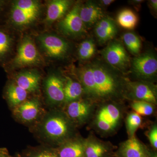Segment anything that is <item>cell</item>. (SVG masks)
I'll return each instance as SVG.
<instances>
[{"mask_svg":"<svg viewBox=\"0 0 157 157\" xmlns=\"http://www.w3.org/2000/svg\"><path fill=\"white\" fill-rule=\"evenodd\" d=\"M77 76L85 98L97 105L124 98L126 79L103 63L94 62L82 66Z\"/></svg>","mask_w":157,"mask_h":157,"instance_id":"6da1fadb","label":"cell"},{"mask_svg":"<svg viewBox=\"0 0 157 157\" xmlns=\"http://www.w3.org/2000/svg\"><path fill=\"white\" fill-rule=\"evenodd\" d=\"M76 127L64 111L53 110L42 119L39 132L45 140L58 146L75 137Z\"/></svg>","mask_w":157,"mask_h":157,"instance_id":"7a4b0ae2","label":"cell"},{"mask_svg":"<svg viewBox=\"0 0 157 157\" xmlns=\"http://www.w3.org/2000/svg\"><path fill=\"white\" fill-rule=\"evenodd\" d=\"M124 109L119 101H107L97 105L90 127L102 137L114 135L120 128Z\"/></svg>","mask_w":157,"mask_h":157,"instance_id":"3957f363","label":"cell"},{"mask_svg":"<svg viewBox=\"0 0 157 157\" xmlns=\"http://www.w3.org/2000/svg\"><path fill=\"white\" fill-rule=\"evenodd\" d=\"M124 98L132 101H143L156 105L157 103V87L150 82L126 79Z\"/></svg>","mask_w":157,"mask_h":157,"instance_id":"277c9868","label":"cell"},{"mask_svg":"<svg viewBox=\"0 0 157 157\" xmlns=\"http://www.w3.org/2000/svg\"><path fill=\"white\" fill-rule=\"evenodd\" d=\"M132 73L139 80L151 82L157 73L156 56L152 52L138 55L132 62Z\"/></svg>","mask_w":157,"mask_h":157,"instance_id":"5b68a950","label":"cell"},{"mask_svg":"<svg viewBox=\"0 0 157 157\" xmlns=\"http://www.w3.org/2000/svg\"><path fill=\"white\" fill-rule=\"evenodd\" d=\"M97 106L88 99L81 98L67 104L64 112L77 127L90 121Z\"/></svg>","mask_w":157,"mask_h":157,"instance_id":"8992f818","label":"cell"},{"mask_svg":"<svg viewBox=\"0 0 157 157\" xmlns=\"http://www.w3.org/2000/svg\"><path fill=\"white\" fill-rule=\"evenodd\" d=\"M101 54L109 65L120 71L126 70L131 64L128 55L119 41L110 42L102 51Z\"/></svg>","mask_w":157,"mask_h":157,"instance_id":"52a82bcc","label":"cell"},{"mask_svg":"<svg viewBox=\"0 0 157 157\" xmlns=\"http://www.w3.org/2000/svg\"><path fill=\"white\" fill-rule=\"evenodd\" d=\"M41 56L35 43L29 36L23 39L17 49L16 56L12 61L14 67H23L39 63Z\"/></svg>","mask_w":157,"mask_h":157,"instance_id":"ba28073f","label":"cell"},{"mask_svg":"<svg viewBox=\"0 0 157 157\" xmlns=\"http://www.w3.org/2000/svg\"><path fill=\"white\" fill-rule=\"evenodd\" d=\"M80 6L79 4L75 5L59 22V30L64 35L76 36L86 33V28L79 15Z\"/></svg>","mask_w":157,"mask_h":157,"instance_id":"9c48e42d","label":"cell"},{"mask_svg":"<svg viewBox=\"0 0 157 157\" xmlns=\"http://www.w3.org/2000/svg\"><path fill=\"white\" fill-rule=\"evenodd\" d=\"M39 41L45 52L51 57L62 58L66 56L69 51L68 42L56 35L43 34L39 37Z\"/></svg>","mask_w":157,"mask_h":157,"instance_id":"30bf717a","label":"cell"},{"mask_svg":"<svg viewBox=\"0 0 157 157\" xmlns=\"http://www.w3.org/2000/svg\"><path fill=\"white\" fill-rule=\"evenodd\" d=\"M116 149L112 144L99 139L93 134L85 138V157H114Z\"/></svg>","mask_w":157,"mask_h":157,"instance_id":"8fae6325","label":"cell"},{"mask_svg":"<svg viewBox=\"0 0 157 157\" xmlns=\"http://www.w3.org/2000/svg\"><path fill=\"white\" fill-rule=\"evenodd\" d=\"M42 110L41 103L36 99L26 100L13 109L15 117L24 123H30L38 119Z\"/></svg>","mask_w":157,"mask_h":157,"instance_id":"7c38bea8","label":"cell"},{"mask_svg":"<svg viewBox=\"0 0 157 157\" xmlns=\"http://www.w3.org/2000/svg\"><path fill=\"white\" fill-rule=\"evenodd\" d=\"M150 149L137 137L128 138L116 149L114 157H149Z\"/></svg>","mask_w":157,"mask_h":157,"instance_id":"4fadbf2b","label":"cell"},{"mask_svg":"<svg viewBox=\"0 0 157 157\" xmlns=\"http://www.w3.org/2000/svg\"><path fill=\"white\" fill-rule=\"evenodd\" d=\"M65 81L55 74L48 76L45 82V93L52 105L59 106L64 104Z\"/></svg>","mask_w":157,"mask_h":157,"instance_id":"5bb4252c","label":"cell"},{"mask_svg":"<svg viewBox=\"0 0 157 157\" xmlns=\"http://www.w3.org/2000/svg\"><path fill=\"white\" fill-rule=\"evenodd\" d=\"M85 138L75 136L55 148L59 157H85Z\"/></svg>","mask_w":157,"mask_h":157,"instance_id":"9a60e30c","label":"cell"},{"mask_svg":"<svg viewBox=\"0 0 157 157\" xmlns=\"http://www.w3.org/2000/svg\"><path fill=\"white\" fill-rule=\"evenodd\" d=\"M117 32L116 24L109 17L104 16L95 25V34L98 42L101 44L112 40Z\"/></svg>","mask_w":157,"mask_h":157,"instance_id":"2e32d148","label":"cell"},{"mask_svg":"<svg viewBox=\"0 0 157 157\" xmlns=\"http://www.w3.org/2000/svg\"><path fill=\"white\" fill-rule=\"evenodd\" d=\"M79 15L85 26L88 28L95 25L104 17V12L101 6L91 1L80 6Z\"/></svg>","mask_w":157,"mask_h":157,"instance_id":"e0dca14e","label":"cell"},{"mask_svg":"<svg viewBox=\"0 0 157 157\" xmlns=\"http://www.w3.org/2000/svg\"><path fill=\"white\" fill-rule=\"evenodd\" d=\"M41 76L36 71H27L19 73L15 78V84L28 92L39 89Z\"/></svg>","mask_w":157,"mask_h":157,"instance_id":"ac0fdd59","label":"cell"},{"mask_svg":"<svg viewBox=\"0 0 157 157\" xmlns=\"http://www.w3.org/2000/svg\"><path fill=\"white\" fill-rule=\"evenodd\" d=\"M71 2L68 0H54L48 3L45 20L52 23L60 19L69 10Z\"/></svg>","mask_w":157,"mask_h":157,"instance_id":"d6986e66","label":"cell"},{"mask_svg":"<svg viewBox=\"0 0 157 157\" xmlns=\"http://www.w3.org/2000/svg\"><path fill=\"white\" fill-rule=\"evenodd\" d=\"M4 94L8 104L13 109L27 100L28 92L11 82L6 86Z\"/></svg>","mask_w":157,"mask_h":157,"instance_id":"ffe728a7","label":"cell"},{"mask_svg":"<svg viewBox=\"0 0 157 157\" xmlns=\"http://www.w3.org/2000/svg\"><path fill=\"white\" fill-rule=\"evenodd\" d=\"M83 95L84 91L80 82L67 77L64 84V104L79 100Z\"/></svg>","mask_w":157,"mask_h":157,"instance_id":"44dd1931","label":"cell"},{"mask_svg":"<svg viewBox=\"0 0 157 157\" xmlns=\"http://www.w3.org/2000/svg\"><path fill=\"white\" fill-rule=\"evenodd\" d=\"M39 14L30 13L11 6L10 19L13 24L19 26L29 25L37 19Z\"/></svg>","mask_w":157,"mask_h":157,"instance_id":"7402d4cb","label":"cell"},{"mask_svg":"<svg viewBox=\"0 0 157 157\" xmlns=\"http://www.w3.org/2000/svg\"><path fill=\"white\" fill-rule=\"evenodd\" d=\"M117 23L123 28L132 30L136 27L138 22V17L132 10L125 9L118 14L117 18Z\"/></svg>","mask_w":157,"mask_h":157,"instance_id":"603a6c76","label":"cell"},{"mask_svg":"<svg viewBox=\"0 0 157 157\" xmlns=\"http://www.w3.org/2000/svg\"><path fill=\"white\" fill-rule=\"evenodd\" d=\"M124 44L129 51L134 55L140 54L141 48V40L135 33L127 32L122 36Z\"/></svg>","mask_w":157,"mask_h":157,"instance_id":"cb8c5ba5","label":"cell"},{"mask_svg":"<svg viewBox=\"0 0 157 157\" xmlns=\"http://www.w3.org/2000/svg\"><path fill=\"white\" fill-rule=\"evenodd\" d=\"M142 122L141 116L137 113L132 111L128 113L126 117L125 124L128 138L135 136V133L141 126Z\"/></svg>","mask_w":157,"mask_h":157,"instance_id":"d4e9b609","label":"cell"},{"mask_svg":"<svg viewBox=\"0 0 157 157\" xmlns=\"http://www.w3.org/2000/svg\"><path fill=\"white\" fill-rule=\"evenodd\" d=\"M12 43L10 34L6 29L0 27V63H2L9 55Z\"/></svg>","mask_w":157,"mask_h":157,"instance_id":"484cf974","label":"cell"},{"mask_svg":"<svg viewBox=\"0 0 157 157\" xmlns=\"http://www.w3.org/2000/svg\"><path fill=\"white\" fill-rule=\"evenodd\" d=\"M96 45L91 39H86L78 45V55L82 60H88L91 59L95 54Z\"/></svg>","mask_w":157,"mask_h":157,"instance_id":"4316f807","label":"cell"},{"mask_svg":"<svg viewBox=\"0 0 157 157\" xmlns=\"http://www.w3.org/2000/svg\"><path fill=\"white\" fill-rule=\"evenodd\" d=\"M131 107L134 112L141 116H150L155 112V105L143 101H132Z\"/></svg>","mask_w":157,"mask_h":157,"instance_id":"83f0119b","label":"cell"},{"mask_svg":"<svg viewBox=\"0 0 157 157\" xmlns=\"http://www.w3.org/2000/svg\"><path fill=\"white\" fill-rule=\"evenodd\" d=\"M12 6L30 13L39 14L40 6L39 2L34 0H19L15 1Z\"/></svg>","mask_w":157,"mask_h":157,"instance_id":"f1b7e54d","label":"cell"},{"mask_svg":"<svg viewBox=\"0 0 157 157\" xmlns=\"http://www.w3.org/2000/svg\"><path fill=\"white\" fill-rule=\"evenodd\" d=\"M25 157H59L55 148L38 147L31 150Z\"/></svg>","mask_w":157,"mask_h":157,"instance_id":"f546056e","label":"cell"},{"mask_svg":"<svg viewBox=\"0 0 157 157\" xmlns=\"http://www.w3.org/2000/svg\"><path fill=\"white\" fill-rule=\"evenodd\" d=\"M149 141L151 145L152 149H157V125L156 123L153 124L147 133Z\"/></svg>","mask_w":157,"mask_h":157,"instance_id":"4dcf8cb0","label":"cell"},{"mask_svg":"<svg viewBox=\"0 0 157 157\" xmlns=\"http://www.w3.org/2000/svg\"><path fill=\"white\" fill-rule=\"evenodd\" d=\"M0 157H13L9 154V151L5 147L0 148Z\"/></svg>","mask_w":157,"mask_h":157,"instance_id":"1f68e13d","label":"cell"},{"mask_svg":"<svg viewBox=\"0 0 157 157\" xmlns=\"http://www.w3.org/2000/svg\"><path fill=\"white\" fill-rule=\"evenodd\" d=\"M149 6L153 11L157 12V0H151L149 2Z\"/></svg>","mask_w":157,"mask_h":157,"instance_id":"d6a6232c","label":"cell"},{"mask_svg":"<svg viewBox=\"0 0 157 157\" xmlns=\"http://www.w3.org/2000/svg\"><path fill=\"white\" fill-rule=\"evenodd\" d=\"M114 1L113 0H102L100 1L101 5L104 6H110L112 3H113Z\"/></svg>","mask_w":157,"mask_h":157,"instance_id":"836d02e7","label":"cell"},{"mask_svg":"<svg viewBox=\"0 0 157 157\" xmlns=\"http://www.w3.org/2000/svg\"><path fill=\"white\" fill-rule=\"evenodd\" d=\"M149 157H157V151L153 149H150Z\"/></svg>","mask_w":157,"mask_h":157,"instance_id":"e575fe53","label":"cell"},{"mask_svg":"<svg viewBox=\"0 0 157 157\" xmlns=\"http://www.w3.org/2000/svg\"><path fill=\"white\" fill-rule=\"evenodd\" d=\"M5 6V2L0 0V13L3 11L4 6Z\"/></svg>","mask_w":157,"mask_h":157,"instance_id":"d590c367","label":"cell"}]
</instances>
